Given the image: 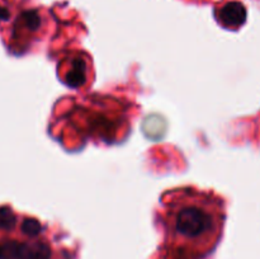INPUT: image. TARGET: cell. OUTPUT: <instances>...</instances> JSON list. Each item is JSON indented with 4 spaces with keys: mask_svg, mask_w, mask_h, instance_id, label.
Returning <instances> with one entry per match:
<instances>
[{
    "mask_svg": "<svg viewBox=\"0 0 260 259\" xmlns=\"http://www.w3.org/2000/svg\"><path fill=\"white\" fill-rule=\"evenodd\" d=\"M42 235V234H41ZM33 238L32 241H22L18 259H51L52 249L46 240L40 236Z\"/></svg>",
    "mask_w": 260,
    "mask_h": 259,
    "instance_id": "cell-4",
    "label": "cell"
},
{
    "mask_svg": "<svg viewBox=\"0 0 260 259\" xmlns=\"http://www.w3.org/2000/svg\"><path fill=\"white\" fill-rule=\"evenodd\" d=\"M89 61L88 58L81 57L80 53H71L68 58L61 61L58 65V75L61 80L69 86L78 88L88 80Z\"/></svg>",
    "mask_w": 260,
    "mask_h": 259,
    "instance_id": "cell-2",
    "label": "cell"
},
{
    "mask_svg": "<svg viewBox=\"0 0 260 259\" xmlns=\"http://www.w3.org/2000/svg\"><path fill=\"white\" fill-rule=\"evenodd\" d=\"M10 18V12L4 7H0V22L2 20H8Z\"/></svg>",
    "mask_w": 260,
    "mask_h": 259,
    "instance_id": "cell-8",
    "label": "cell"
},
{
    "mask_svg": "<svg viewBox=\"0 0 260 259\" xmlns=\"http://www.w3.org/2000/svg\"><path fill=\"white\" fill-rule=\"evenodd\" d=\"M20 244L22 241L12 240V239L0 241V259H18Z\"/></svg>",
    "mask_w": 260,
    "mask_h": 259,
    "instance_id": "cell-5",
    "label": "cell"
},
{
    "mask_svg": "<svg viewBox=\"0 0 260 259\" xmlns=\"http://www.w3.org/2000/svg\"><path fill=\"white\" fill-rule=\"evenodd\" d=\"M225 218V200L213 190L183 185L162 193L156 221L164 231L168 259H197L213 249Z\"/></svg>",
    "mask_w": 260,
    "mask_h": 259,
    "instance_id": "cell-1",
    "label": "cell"
},
{
    "mask_svg": "<svg viewBox=\"0 0 260 259\" xmlns=\"http://www.w3.org/2000/svg\"><path fill=\"white\" fill-rule=\"evenodd\" d=\"M20 19H22L25 28H28L29 30H37L38 28L41 27V24H42V19H41L40 13L36 9L24 10V12L20 14Z\"/></svg>",
    "mask_w": 260,
    "mask_h": 259,
    "instance_id": "cell-7",
    "label": "cell"
},
{
    "mask_svg": "<svg viewBox=\"0 0 260 259\" xmlns=\"http://www.w3.org/2000/svg\"><path fill=\"white\" fill-rule=\"evenodd\" d=\"M17 225V216L14 211L8 206L0 207V230L10 231Z\"/></svg>",
    "mask_w": 260,
    "mask_h": 259,
    "instance_id": "cell-6",
    "label": "cell"
},
{
    "mask_svg": "<svg viewBox=\"0 0 260 259\" xmlns=\"http://www.w3.org/2000/svg\"><path fill=\"white\" fill-rule=\"evenodd\" d=\"M216 18L225 27L239 28L245 24L248 12L243 3L229 2L220 10H216Z\"/></svg>",
    "mask_w": 260,
    "mask_h": 259,
    "instance_id": "cell-3",
    "label": "cell"
}]
</instances>
